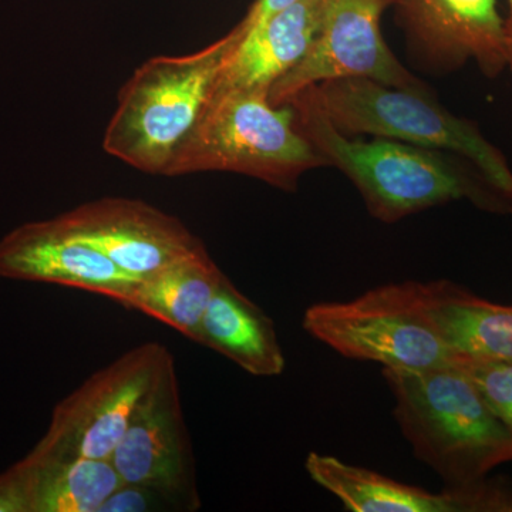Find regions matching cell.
Masks as SVG:
<instances>
[{
	"mask_svg": "<svg viewBox=\"0 0 512 512\" xmlns=\"http://www.w3.org/2000/svg\"><path fill=\"white\" fill-rule=\"evenodd\" d=\"M325 0H298L261 25L239 33V40L222 69L218 87L271 89L301 62L322 22Z\"/></svg>",
	"mask_w": 512,
	"mask_h": 512,
	"instance_id": "14",
	"label": "cell"
},
{
	"mask_svg": "<svg viewBox=\"0 0 512 512\" xmlns=\"http://www.w3.org/2000/svg\"><path fill=\"white\" fill-rule=\"evenodd\" d=\"M456 367L476 384L495 416L512 434V363L460 357Z\"/></svg>",
	"mask_w": 512,
	"mask_h": 512,
	"instance_id": "19",
	"label": "cell"
},
{
	"mask_svg": "<svg viewBox=\"0 0 512 512\" xmlns=\"http://www.w3.org/2000/svg\"><path fill=\"white\" fill-rule=\"evenodd\" d=\"M268 90L218 87L168 177L222 171L293 191L303 174L325 167L303 136L291 104H272Z\"/></svg>",
	"mask_w": 512,
	"mask_h": 512,
	"instance_id": "4",
	"label": "cell"
},
{
	"mask_svg": "<svg viewBox=\"0 0 512 512\" xmlns=\"http://www.w3.org/2000/svg\"><path fill=\"white\" fill-rule=\"evenodd\" d=\"M326 116L345 136H375L467 158L505 200L512 171L503 154L470 121L434 103L430 94L396 89L369 79H336L313 86Z\"/></svg>",
	"mask_w": 512,
	"mask_h": 512,
	"instance_id": "5",
	"label": "cell"
},
{
	"mask_svg": "<svg viewBox=\"0 0 512 512\" xmlns=\"http://www.w3.org/2000/svg\"><path fill=\"white\" fill-rule=\"evenodd\" d=\"M383 377L404 439L446 488L483 483L493 468L512 461L510 430L458 367L383 369Z\"/></svg>",
	"mask_w": 512,
	"mask_h": 512,
	"instance_id": "2",
	"label": "cell"
},
{
	"mask_svg": "<svg viewBox=\"0 0 512 512\" xmlns=\"http://www.w3.org/2000/svg\"><path fill=\"white\" fill-rule=\"evenodd\" d=\"M288 103L303 136L326 165L338 168L356 185L376 220L393 224L463 198L483 208L505 210L504 200L490 194L443 151L389 138L366 141L340 133L320 107L313 86Z\"/></svg>",
	"mask_w": 512,
	"mask_h": 512,
	"instance_id": "1",
	"label": "cell"
},
{
	"mask_svg": "<svg viewBox=\"0 0 512 512\" xmlns=\"http://www.w3.org/2000/svg\"><path fill=\"white\" fill-rule=\"evenodd\" d=\"M295 2H298V0H256L251 9L248 10L247 16L237 25V28L241 32H247V30L261 25L262 22L271 18L276 12L288 8V6Z\"/></svg>",
	"mask_w": 512,
	"mask_h": 512,
	"instance_id": "22",
	"label": "cell"
},
{
	"mask_svg": "<svg viewBox=\"0 0 512 512\" xmlns=\"http://www.w3.org/2000/svg\"><path fill=\"white\" fill-rule=\"evenodd\" d=\"M302 325L340 356L383 369L427 370L460 360L424 312L414 281L379 286L348 302L315 303Z\"/></svg>",
	"mask_w": 512,
	"mask_h": 512,
	"instance_id": "6",
	"label": "cell"
},
{
	"mask_svg": "<svg viewBox=\"0 0 512 512\" xmlns=\"http://www.w3.org/2000/svg\"><path fill=\"white\" fill-rule=\"evenodd\" d=\"M18 464L28 480L32 512H99L123 484L111 460L26 456Z\"/></svg>",
	"mask_w": 512,
	"mask_h": 512,
	"instance_id": "18",
	"label": "cell"
},
{
	"mask_svg": "<svg viewBox=\"0 0 512 512\" xmlns=\"http://www.w3.org/2000/svg\"><path fill=\"white\" fill-rule=\"evenodd\" d=\"M409 47L433 69L474 60L487 76L508 66L505 22L497 0H396Z\"/></svg>",
	"mask_w": 512,
	"mask_h": 512,
	"instance_id": "12",
	"label": "cell"
},
{
	"mask_svg": "<svg viewBox=\"0 0 512 512\" xmlns=\"http://www.w3.org/2000/svg\"><path fill=\"white\" fill-rule=\"evenodd\" d=\"M195 342L227 357L252 376L274 377L285 370L274 320L227 275L212 296Z\"/></svg>",
	"mask_w": 512,
	"mask_h": 512,
	"instance_id": "16",
	"label": "cell"
},
{
	"mask_svg": "<svg viewBox=\"0 0 512 512\" xmlns=\"http://www.w3.org/2000/svg\"><path fill=\"white\" fill-rule=\"evenodd\" d=\"M164 497L150 488L123 483L104 501L99 512H147L157 510Z\"/></svg>",
	"mask_w": 512,
	"mask_h": 512,
	"instance_id": "20",
	"label": "cell"
},
{
	"mask_svg": "<svg viewBox=\"0 0 512 512\" xmlns=\"http://www.w3.org/2000/svg\"><path fill=\"white\" fill-rule=\"evenodd\" d=\"M110 460L123 483L150 488L190 510L200 505L173 356L138 403Z\"/></svg>",
	"mask_w": 512,
	"mask_h": 512,
	"instance_id": "9",
	"label": "cell"
},
{
	"mask_svg": "<svg viewBox=\"0 0 512 512\" xmlns=\"http://www.w3.org/2000/svg\"><path fill=\"white\" fill-rule=\"evenodd\" d=\"M424 312L460 357L512 363V305L485 301L454 282H414Z\"/></svg>",
	"mask_w": 512,
	"mask_h": 512,
	"instance_id": "15",
	"label": "cell"
},
{
	"mask_svg": "<svg viewBox=\"0 0 512 512\" xmlns=\"http://www.w3.org/2000/svg\"><path fill=\"white\" fill-rule=\"evenodd\" d=\"M170 350L156 342L127 350L57 403L33 460L87 457L110 460L138 403L154 383Z\"/></svg>",
	"mask_w": 512,
	"mask_h": 512,
	"instance_id": "7",
	"label": "cell"
},
{
	"mask_svg": "<svg viewBox=\"0 0 512 512\" xmlns=\"http://www.w3.org/2000/svg\"><path fill=\"white\" fill-rule=\"evenodd\" d=\"M508 6H510V16L505 22V35H507L508 67L512 72V0H508Z\"/></svg>",
	"mask_w": 512,
	"mask_h": 512,
	"instance_id": "23",
	"label": "cell"
},
{
	"mask_svg": "<svg viewBox=\"0 0 512 512\" xmlns=\"http://www.w3.org/2000/svg\"><path fill=\"white\" fill-rule=\"evenodd\" d=\"M59 220L138 279L204 247L178 218L133 198H99L64 212Z\"/></svg>",
	"mask_w": 512,
	"mask_h": 512,
	"instance_id": "10",
	"label": "cell"
},
{
	"mask_svg": "<svg viewBox=\"0 0 512 512\" xmlns=\"http://www.w3.org/2000/svg\"><path fill=\"white\" fill-rule=\"evenodd\" d=\"M238 40L234 28L191 55L157 56L141 64L121 87L104 133V151L138 171L168 177L211 103Z\"/></svg>",
	"mask_w": 512,
	"mask_h": 512,
	"instance_id": "3",
	"label": "cell"
},
{
	"mask_svg": "<svg viewBox=\"0 0 512 512\" xmlns=\"http://www.w3.org/2000/svg\"><path fill=\"white\" fill-rule=\"evenodd\" d=\"M224 275L204 245L141 278L123 306L160 320L195 342Z\"/></svg>",
	"mask_w": 512,
	"mask_h": 512,
	"instance_id": "17",
	"label": "cell"
},
{
	"mask_svg": "<svg viewBox=\"0 0 512 512\" xmlns=\"http://www.w3.org/2000/svg\"><path fill=\"white\" fill-rule=\"evenodd\" d=\"M0 278L69 286L120 305L140 281L77 237L59 217L28 222L0 239Z\"/></svg>",
	"mask_w": 512,
	"mask_h": 512,
	"instance_id": "11",
	"label": "cell"
},
{
	"mask_svg": "<svg viewBox=\"0 0 512 512\" xmlns=\"http://www.w3.org/2000/svg\"><path fill=\"white\" fill-rule=\"evenodd\" d=\"M394 2L325 0L318 35L301 62L272 84L271 103H288L308 87L336 79H369L427 93L384 42L380 19Z\"/></svg>",
	"mask_w": 512,
	"mask_h": 512,
	"instance_id": "8",
	"label": "cell"
},
{
	"mask_svg": "<svg viewBox=\"0 0 512 512\" xmlns=\"http://www.w3.org/2000/svg\"><path fill=\"white\" fill-rule=\"evenodd\" d=\"M305 468L316 484L353 512H512L511 491L487 481L430 493L315 451L306 457Z\"/></svg>",
	"mask_w": 512,
	"mask_h": 512,
	"instance_id": "13",
	"label": "cell"
},
{
	"mask_svg": "<svg viewBox=\"0 0 512 512\" xmlns=\"http://www.w3.org/2000/svg\"><path fill=\"white\" fill-rule=\"evenodd\" d=\"M0 512H32L28 480L18 463L0 473Z\"/></svg>",
	"mask_w": 512,
	"mask_h": 512,
	"instance_id": "21",
	"label": "cell"
}]
</instances>
